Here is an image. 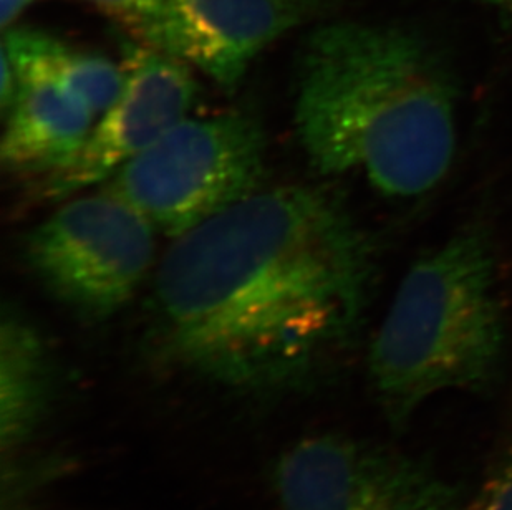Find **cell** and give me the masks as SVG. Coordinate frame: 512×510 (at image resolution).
<instances>
[{"label": "cell", "instance_id": "cell-4", "mask_svg": "<svg viewBox=\"0 0 512 510\" xmlns=\"http://www.w3.org/2000/svg\"><path fill=\"white\" fill-rule=\"evenodd\" d=\"M266 131L249 111L184 118L105 181L178 239L266 188Z\"/></svg>", "mask_w": 512, "mask_h": 510}, {"label": "cell", "instance_id": "cell-15", "mask_svg": "<svg viewBox=\"0 0 512 510\" xmlns=\"http://www.w3.org/2000/svg\"><path fill=\"white\" fill-rule=\"evenodd\" d=\"M468 2L488 5V7H493V9L503 12L504 15H508L512 19V0H468Z\"/></svg>", "mask_w": 512, "mask_h": 510}, {"label": "cell", "instance_id": "cell-8", "mask_svg": "<svg viewBox=\"0 0 512 510\" xmlns=\"http://www.w3.org/2000/svg\"><path fill=\"white\" fill-rule=\"evenodd\" d=\"M335 0H163L140 42L198 68L228 92L272 42Z\"/></svg>", "mask_w": 512, "mask_h": 510}, {"label": "cell", "instance_id": "cell-10", "mask_svg": "<svg viewBox=\"0 0 512 510\" xmlns=\"http://www.w3.org/2000/svg\"><path fill=\"white\" fill-rule=\"evenodd\" d=\"M52 400V363L34 323L12 307L0 322V444L9 453L27 443Z\"/></svg>", "mask_w": 512, "mask_h": 510}, {"label": "cell", "instance_id": "cell-13", "mask_svg": "<svg viewBox=\"0 0 512 510\" xmlns=\"http://www.w3.org/2000/svg\"><path fill=\"white\" fill-rule=\"evenodd\" d=\"M95 5L98 10L121 22L123 27L130 29L136 39L145 34V30L153 24L156 15L160 14L163 0H83Z\"/></svg>", "mask_w": 512, "mask_h": 510}, {"label": "cell", "instance_id": "cell-9", "mask_svg": "<svg viewBox=\"0 0 512 510\" xmlns=\"http://www.w3.org/2000/svg\"><path fill=\"white\" fill-rule=\"evenodd\" d=\"M0 57L17 78L14 102L4 115L2 166L9 173L52 176L82 150L97 115L40 57L27 27L2 30Z\"/></svg>", "mask_w": 512, "mask_h": 510}, {"label": "cell", "instance_id": "cell-5", "mask_svg": "<svg viewBox=\"0 0 512 510\" xmlns=\"http://www.w3.org/2000/svg\"><path fill=\"white\" fill-rule=\"evenodd\" d=\"M155 232L138 209L102 189L68 201L32 229L25 262L57 302L88 320H107L150 272Z\"/></svg>", "mask_w": 512, "mask_h": 510}, {"label": "cell", "instance_id": "cell-12", "mask_svg": "<svg viewBox=\"0 0 512 510\" xmlns=\"http://www.w3.org/2000/svg\"><path fill=\"white\" fill-rule=\"evenodd\" d=\"M461 510H512V443L494 464L478 494Z\"/></svg>", "mask_w": 512, "mask_h": 510}, {"label": "cell", "instance_id": "cell-2", "mask_svg": "<svg viewBox=\"0 0 512 510\" xmlns=\"http://www.w3.org/2000/svg\"><path fill=\"white\" fill-rule=\"evenodd\" d=\"M458 90L418 30L358 20L305 35L294 70V126L320 174H360L390 198L426 194L456 150Z\"/></svg>", "mask_w": 512, "mask_h": 510}, {"label": "cell", "instance_id": "cell-7", "mask_svg": "<svg viewBox=\"0 0 512 510\" xmlns=\"http://www.w3.org/2000/svg\"><path fill=\"white\" fill-rule=\"evenodd\" d=\"M125 87L93 125L72 163L45 179V198L60 201L97 186L148 150L191 110L198 85L183 60L151 49L126 45Z\"/></svg>", "mask_w": 512, "mask_h": 510}, {"label": "cell", "instance_id": "cell-11", "mask_svg": "<svg viewBox=\"0 0 512 510\" xmlns=\"http://www.w3.org/2000/svg\"><path fill=\"white\" fill-rule=\"evenodd\" d=\"M30 42L63 82L80 93L95 115H103L125 87V70L98 53L78 50L54 35L27 29Z\"/></svg>", "mask_w": 512, "mask_h": 510}, {"label": "cell", "instance_id": "cell-6", "mask_svg": "<svg viewBox=\"0 0 512 510\" xmlns=\"http://www.w3.org/2000/svg\"><path fill=\"white\" fill-rule=\"evenodd\" d=\"M279 510H461V494L421 459L340 434L300 439L274 467Z\"/></svg>", "mask_w": 512, "mask_h": 510}, {"label": "cell", "instance_id": "cell-3", "mask_svg": "<svg viewBox=\"0 0 512 510\" xmlns=\"http://www.w3.org/2000/svg\"><path fill=\"white\" fill-rule=\"evenodd\" d=\"M488 227H464L401 280L370 352V378L390 426L403 429L446 390L488 393L503 373L506 327Z\"/></svg>", "mask_w": 512, "mask_h": 510}, {"label": "cell", "instance_id": "cell-14", "mask_svg": "<svg viewBox=\"0 0 512 510\" xmlns=\"http://www.w3.org/2000/svg\"><path fill=\"white\" fill-rule=\"evenodd\" d=\"M35 0H0V27L7 30Z\"/></svg>", "mask_w": 512, "mask_h": 510}, {"label": "cell", "instance_id": "cell-1", "mask_svg": "<svg viewBox=\"0 0 512 510\" xmlns=\"http://www.w3.org/2000/svg\"><path fill=\"white\" fill-rule=\"evenodd\" d=\"M373 277L372 239L339 196L262 188L173 239L151 292L156 335L221 385H294L355 335Z\"/></svg>", "mask_w": 512, "mask_h": 510}]
</instances>
